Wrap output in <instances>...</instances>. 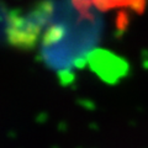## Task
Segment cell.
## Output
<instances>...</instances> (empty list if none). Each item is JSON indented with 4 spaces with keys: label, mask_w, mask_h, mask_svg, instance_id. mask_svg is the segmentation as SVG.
<instances>
[{
    "label": "cell",
    "mask_w": 148,
    "mask_h": 148,
    "mask_svg": "<svg viewBox=\"0 0 148 148\" xmlns=\"http://www.w3.org/2000/svg\"><path fill=\"white\" fill-rule=\"evenodd\" d=\"M98 9L92 0L48 1L41 49L51 68L69 73L83 64L99 40Z\"/></svg>",
    "instance_id": "cell-1"
},
{
    "label": "cell",
    "mask_w": 148,
    "mask_h": 148,
    "mask_svg": "<svg viewBox=\"0 0 148 148\" xmlns=\"http://www.w3.org/2000/svg\"><path fill=\"white\" fill-rule=\"evenodd\" d=\"M100 10L112 8H131L133 10H141L147 0H92Z\"/></svg>",
    "instance_id": "cell-2"
}]
</instances>
